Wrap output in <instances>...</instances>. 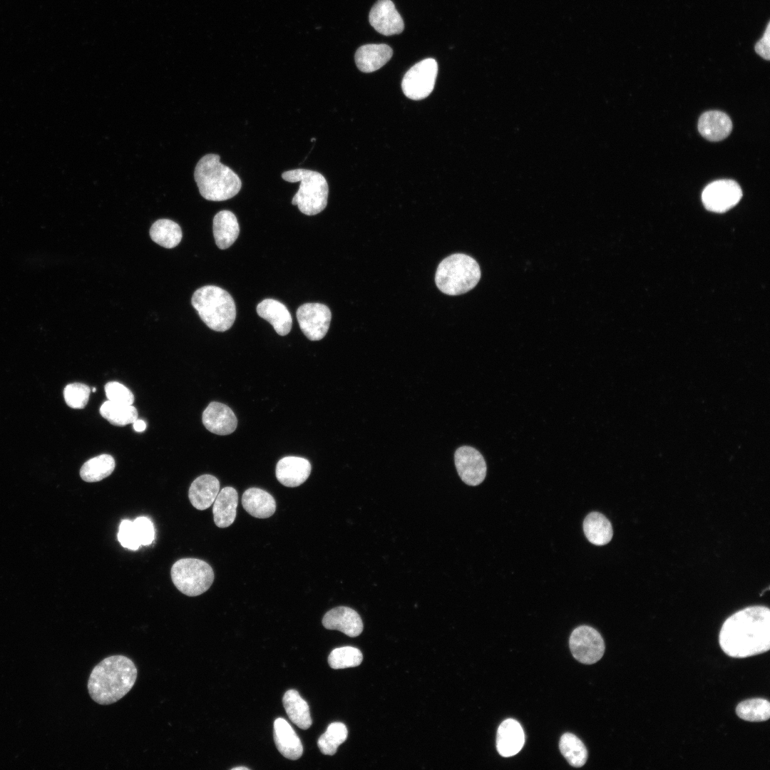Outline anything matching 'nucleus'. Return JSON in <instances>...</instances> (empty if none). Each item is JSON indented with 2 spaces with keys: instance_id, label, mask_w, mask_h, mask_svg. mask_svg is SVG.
Segmentation results:
<instances>
[{
  "instance_id": "4",
  "label": "nucleus",
  "mask_w": 770,
  "mask_h": 770,
  "mask_svg": "<svg viewBox=\"0 0 770 770\" xmlns=\"http://www.w3.org/2000/svg\"><path fill=\"white\" fill-rule=\"evenodd\" d=\"M191 303L203 322L214 331L225 332L235 320L234 299L221 287L206 285L197 289L192 294Z\"/></svg>"
},
{
  "instance_id": "12",
  "label": "nucleus",
  "mask_w": 770,
  "mask_h": 770,
  "mask_svg": "<svg viewBox=\"0 0 770 770\" xmlns=\"http://www.w3.org/2000/svg\"><path fill=\"white\" fill-rule=\"evenodd\" d=\"M454 461L461 479L467 485L481 484L486 476V463L482 454L476 448L463 446L455 452Z\"/></svg>"
},
{
  "instance_id": "33",
  "label": "nucleus",
  "mask_w": 770,
  "mask_h": 770,
  "mask_svg": "<svg viewBox=\"0 0 770 770\" xmlns=\"http://www.w3.org/2000/svg\"><path fill=\"white\" fill-rule=\"evenodd\" d=\"M348 730L342 722L330 724L326 732L318 739V747L325 755H334L340 744L347 738Z\"/></svg>"
},
{
  "instance_id": "42",
  "label": "nucleus",
  "mask_w": 770,
  "mask_h": 770,
  "mask_svg": "<svg viewBox=\"0 0 770 770\" xmlns=\"http://www.w3.org/2000/svg\"><path fill=\"white\" fill-rule=\"evenodd\" d=\"M96 391V387H93V389H92V391H93V392H95Z\"/></svg>"
},
{
  "instance_id": "21",
  "label": "nucleus",
  "mask_w": 770,
  "mask_h": 770,
  "mask_svg": "<svg viewBox=\"0 0 770 770\" xmlns=\"http://www.w3.org/2000/svg\"><path fill=\"white\" fill-rule=\"evenodd\" d=\"M274 739L278 751L284 757L297 760L302 755L303 746L299 738L283 718H277L274 722Z\"/></svg>"
},
{
  "instance_id": "7",
  "label": "nucleus",
  "mask_w": 770,
  "mask_h": 770,
  "mask_svg": "<svg viewBox=\"0 0 770 770\" xmlns=\"http://www.w3.org/2000/svg\"><path fill=\"white\" fill-rule=\"evenodd\" d=\"M177 589L185 595L195 597L207 591L214 580V572L205 561L197 558L177 560L170 570Z\"/></svg>"
},
{
  "instance_id": "8",
  "label": "nucleus",
  "mask_w": 770,
  "mask_h": 770,
  "mask_svg": "<svg viewBox=\"0 0 770 770\" xmlns=\"http://www.w3.org/2000/svg\"><path fill=\"white\" fill-rule=\"evenodd\" d=\"M438 73L433 58L423 59L414 65L404 75L401 88L404 95L412 100H421L432 92Z\"/></svg>"
},
{
  "instance_id": "39",
  "label": "nucleus",
  "mask_w": 770,
  "mask_h": 770,
  "mask_svg": "<svg viewBox=\"0 0 770 770\" xmlns=\"http://www.w3.org/2000/svg\"><path fill=\"white\" fill-rule=\"evenodd\" d=\"M756 53L764 59L769 61L770 58V22L767 24L766 30L761 38L755 44Z\"/></svg>"
},
{
  "instance_id": "14",
  "label": "nucleus",
  "mask_w": 770,
  "mask_h": 770,
  "mask_svg": "<svg viewBox=\"0 0 770 770\" xmlns=\"http://www.w3.org/2000/svg\"><path fill=\"white\" fill-rule=\"evenodd\" d=\"M202 423L210 432L225 436L234 432L237 426V419L227 405L212 401L202 413Z\"/></svg>"
},
{
  "instance_id": "15",
  "label": "nucleus",
  "mask_w": 770,
  "mask_h": 770,
  "mask_svg": "<svg viewBox=\"0 0 770 770\" xmlns=\"http://www.w3.org/2000/svg\"><path fill=\"white\" fill-rule=\"evenodd\" d=\"M322 625L326 629L339 630L351 637L359 635L364 627L359 615L345 606L329 610L323 617Z\"/></svg>"
},
{
  "instance_id": "6",
  "label": "nucleus",
  "mask_w": 770,
  "mask_h": 770,
  "mask_svg": "<svg viewBox=\"0 0 770 770\" xmlns=\"http://www.w3.org/2000/svg\"><path fill=\"white\" fill-rule=\"evenodd\" d=\"M282 178L290 183L299 182V190L292 197V204L297 205L302 213L314 215L326 207L329 186L320 173L298 168L282 173Z\"/></svg>"
},
{
  "instance_id": "37",
  "label": "nucleus",
  "mask_w": 770,
  "mask_h": 770,
  "mask_svg": "<svg viewBox=\"0 0 770 770\" xmlns=\"http://www.w3.org/2000/svg\"><path fill=\"white\" fill-rule=\"evenodd\" d=\"M120 545L128 550H136L141 545L137 537L133 521L124 519L120 522L118 533Z\"/></svg>"
},
{
  "instance_id": "29",
  "label": "nucleus",
  "mask_w": 770,
  "mask_h": 770,
  "mask_svg": "<svg viewBox=\"0 0 770 770\" xmlns=\"http://www.w3.org/2000/svg\"><path fill=\"white\" fill-rule=\"evenodd\" d=\"M115 466L113 456L101 454L85 462L81 468L80 476L86 482H98L109 476Z\"/></svg>"
},
{
  "instance_id": "31",
  "label": "nucleus",
  "mask_w": 770,
  "mask_h": 770,
  "mask_svg": "<svg viewBox=\"0 0 770 770\" xmlns=\"http://www.w3.org/2000/svg\"><path fill=\"white\" fill-rule=\"evenodd\" d=\"M561 754L573 766H583L587 759V751L582 741L575 734L565 733L560 739Z\"/></svg>"
},
{
  "instance_id": "9",
  "label": "nucleus",
  "mask_w": 770,
  "mask_h": 770,
  "mask_svg": "<svg viewBox=\"0 0 770 770\" xmlns=\"http://www.w3.org/2000/svg\"><path fill=\"white\" fill-rule=\"evenodd\" d=\"M569 644L573 657L583 664L595 663L605 652V643L600 634L587 625L578 627L573 631Z\"/></svg>"
},
{
  "instance_id": "1",
  "label": "nucleus",
  "mask_w": 770,
  "mask_h": 770,
  "mask_svg": "<svg viewBox=\"0 0 770 770\" xmlns=\"http://www.w3.org/2000/svg\"><path fill=\"white\" fill-rule=\"evenodd\" d=\"M719 642L723 652L734 658L767 652L770 647L769 609L749 606L732 615L721 627Z\"/></svg>"
},
{
  "instance_id": "26",
  "label": "nucleus",
  "mask_w": 770,
  "mask_h": 770,
  "mask_svg": "<svg viewBox=\"0 0 770 770\" xmlns=\"http://www.w3.org/2000/svg\"><path fill=\"white\" fill-rule=\"evenodd\" d=\"M583 531L589 542L595 545L607 544L613 535L611 523L599 512H592L585 517Z\"/></svg>"
},
{
  "instance_id": "27",
  "label": "nucleus",
  "mask_w": 770,
  "mask_h": 770,
  "mask_svg": "<svg viewBox=\"0 0 770 770\" xmlns=\"http://www.w3.org/2000/svg\"><path fill=\"white\" fill-rule=\"evenodd\" d=\"M284 709L289 719L298 727L307 729L312 725L309 706L294 689L285 692L282 698Z\"/></svg>"
},
{
  "instance_id": "3",
  "label": "nucleus",
  "mask_w": 770,
  "mask_h": 770,
  "mask_svg": "<svg viewBox=\"0 0 770 770\" xmlns=\"http://www.w3.org/2000/svg\"><path fill=\"white\" fill-rule=\"evenodd\" d=\"M220 160V155L209 153L202 156L195 168L194 178L200 194L207 200L230 199L241 189L240 177Z\"/></svg>"
},
{
  "instance_id": "35",
  "label": "nucleus",
  "mask_w": 770,
  "mask_h": 770,
  "mask_svg": "<svg viewBox=\"0 0 770 770\" xmlns=\"http://www.w3.org/2000/svg\"><path fill=\"white\" fill-rule=\"evenodd\" d=\"M91 389L82 383L68 384L63 390V396L66 404L73 409H83L89 399Z\"/></svg>"
},
{
  "instance_id": "16",
  "label": "nucleus",
  "mask_w": 770,
  "mask_h": 770,
  "mask_svg": "<svg viewBox=\"0 0 770 770\" xmlns=\"http://www.w3.org/2000/svg\"><path fill=\"white\" fill-rule=\"evenodd\" d=\"M311 470L312 466L307 459L286 456L277 462L275 475L280 483L292 488L302 485L309 476Z\"/></svg>"
},
{
  "instance_id": "41",
  "label": "nucleus",
  "mask_w": 770,
  "mask_h": 770,
  "mask_svg": "<svg viewBox=\"0 0 770 770\" xmlns=\"http://www.w3.org/2000/svg\"><path fill=\"white\" fill-rule=\"evenodd\" d=\"M232 770H237H237H241V769L247 770L249 769L245 767V766H237V767L232 768Z\"/></svg>"
},
{
  "instance_id": "23",
  "label": "nucleus",
  "mask_w": 770,
  "mask_h": 770,
  "mask_svg": "<svg viewBox=\"0 0 770 770\" xmlns=\"http://www.w3.org/2000/svg\"><path fill=\"white\" fill-rule=\"evenodd\" d=\"M212 231L218 248L225 250L237 240L240 233L237 219L230 210H221L213 218Z\"/></svg>"
},
{
  "instance_id": "18",
  "label": "nucleus",
  "mask_w": 770,
  "mask_h": 770,
  "mask_svg": "<svg viewBox=\"0 0 770 770\" xmlns=\"http://www.w3.org/2000/svg\"><path fill=\"white\" fill-rule=\"evenodd\" d=\"M258 315L267 321L280 336L288 334L291 330L292 319L287 307L274 299H265L256 308Z\"/></svg>"
},
{
  "instance_id": "22",
  "label": "nucleus",
  "mask_w": 770,
  "mask_h": 770,
  "mask_svg": "<svg viewBox=\"0 0 770 770\" xmlns=\"http://www.w3.org/2000/svg\"><path fill=\"white\" fill-rule=\"evenodd\" d=\"M392 55V48L386 44H366L357 49L354 58L361 71L370 73L385 65Z\"/></svg>"
},
{
  "instance_id": "5",
  "label": "nucleus",
  "mask_w": 770,
  "mask_h": 770,
  "mask_svg": "<svg viewBox=\"0 0 770 770\" xmlns=\"http://www.w3.org/2000/svg\"><path fill=\"white\" fill-rule=\"evenodd\" d=\"M478 262L471 257L456 253L443 259L438 265L435 282L438 289L448 295H459L476 287L481 279Z\"/></svg>"
},
{
  "instance_id": "20",
  "label": "nucleus",
  "mask_w": 770,
  "mask_h": 770,
  "mask_svg": "<svg viewBox=\"0 0 770 770\" xmlns=\"http://www.w3.org/2000/svg\"><path fill=\"white\" fill-rule=\"evenodd\" d=\"M220 491V482L214 476L204 474L191 483L188 497L192 506L202 510L214 503Z\"/></svg>"
},
{
  "instance_id": "2",
  "label": "nucleus",
  "mask_w": 770,
  "mask_h": 770,
  "mask_svg": "<svg viewBox=\"0 0 770 770\" xmlns=\"http://www.w3.org/2000/svg\"><path fill=\"white\" fill-rule=\"evenodd\" d=\"M138 670L133 661L124 655L104 658L92 669L88 690L91 699L102 705L123 698L133 687Z\"/></svg>"
},
{
  "instance_id": "25",
  "label": "nucleus",
  "mask_w": 770,
  "mask_h": 770,
  "mask_svg": "<svg viewBox=\"0 0 770 770\" xmlns=\"http://www.w3.org/2000/svg\"><path fill=\"white\" fill-rule=\"evenodd\" d=\"M242 504L250 515L257 518H269L276 510L273 496L258 488L247 489L242 495Z\"/></svg>"
},
{
  "instance_id": "36",
  "label": "nucleus",
  "mask_w": 770,
  "mask_h": 770,
  "mask_svg": "<svg viewBox=\"0 0 770 770\" xmlns=\"http://www.w3.org/2000/svg\"><path fill=\"white\" fill-rule=\"evenodd\" d=\"M105 392L108 400L112 402L128 405H132L134 402L131 391L119 382H108L105 385Z\"/></svg>"
},
{
  "instance_id": "19",
  "label": "nucleus",
  "mask_w": 770,
  "mask_h": 770,
  "mask_svg": "<svg viewBox=\"0 0 770 770\" xmlns=\"http://www.w3.org/2000/svg\"><path fill=\"white\" fill-rule=\"evenodd\" d=\"M698 130L709 141H720L726 138L732 130L730 118L720 111H709L699 117Z\"/></svg>"
},
{
  "instance_id": "24",
  "label": "nucleus",
  "mask_w": 770,
  "mask_h": 770,
  "mask_svg": "<svg viewBox=\"0 0 770 770\" xmlns=\"http://www.w3.org/2000/svg\"><path fill=\"white\" fill-rule=\"evenodd\" d=\"M237 504L238 494L234 488L227 486L219 491L212 508L214 522L217 527L223 528L232 524Z\"/></svg>"
},
{
  "instance_id": "38",
  "label": "nucleus",
  "mask_w": 770,
  "mask_h": 770,
  "mask_svg": "<svg viewBox=\"0 0 770 770\" xmlns=\"http://www.w3.org/2000/svg\"><path fill=\"white\" fill-rule=\"evenodd\" d=\"M133 524L141 545H149L155 539V528L153 522L147 517L135 518Z\"/></svg>"
},
{
  "instance_id": "30",
  "label": "nucleus",
  "mask_w": 770,
  "mask_h": 770,
  "mask_svg": "<svg viewBox=\"0 0 770 770\" xmlns=\"http://www.w3.org/2000/svg\"><path fill=\"white\" fill-rule=\"evenodd\" d=\"M101 415L111 424L123 426L138 419L137 409L132 405L105 401L100 408Z\"/></svg>"
},
{
  "instance_id": "34",
  "label": "nucleus",
  "mask_w": 770,
  "mask_h": 770,
  "mask_svg": "<svg viewBox=\"0 0 770 770\" xmlns=\"http://www.w3.org/2000/svg\"><path fill=\"white\" fill-rule=\"evenodd\" d=\"M363 659L361 652L354 647L346 646L333 650L329 655L328 662L332 669H344L359 665Z\"/></svg>"
},
{
  "instance_id": "11",
  "label": "nucleus",
  "mask_w": 770,
  "mask_h": 770,
  "mask_svg": "<svg viewBox=\"0 0 770 770\" xmlns=\"http://www.w3.org/2000/svg\"><path fill=\"white\" fill-rule=\"evenodd\" d=\"M299 327L307 338L318 341L324 338L329 328L332 313L321 303H305L296 312Z\"/></svg>"
},
{
  "instance_id": "17",
  "label": "nucleus",
  "mask_w": 770,
  "mask_h": 770,
  "mask_svg": "<svg viewBox=\"0 0 770 770\" xmlns=\"http://www.w3.org/2000/svg\"><path fill=\"white\" fill-rule=\"evenodd\" d=\"M524 743V732L518 722L508 719L500 724L497 731L496 747L501 756L509 757L515 755Z\"/></svg>"
},
{
  "instance_id": "13",
  "label": "nucleus",
  "mask_w": 770,
  "mask_h": 770,
  "mask_svg": "<svg viewBox=\"0 0 770 770\" xmlns=\"http://www.w3.org/2000/svg\"><path fill=\"white\" fill-rule=\"evenodd\" d=\"M369 17L371 26L384 36L399 34L404 29V21L391 0L376 1Z\"/></svg>"
},
{
  "instance_id": "40",
  "label": "nucleus",
  "mask_w": 770,
  "mask_h": 770,
  "mask_svg": "<svg viewBox=\"0 0 770 770\" xmlns=\"http://www.w3.org/2000/svg\"><path fill=\"white\" fill-rule=\"evenodd\" d=\"M133 428H134V430L135 431H137V432H143L146 428V423L143 420L137 419L133 423Z\"/></svg>"
},
{
  "instance_id": "10",
  "label": "nucleus",
  "mask_w": 770,
  "mask_h": 770,
  "mask_svg": "<svg viewBox=\"0 0 770 770\" xmlns=\"http://www.w3.org/2000/svg\"><path fill=\"white\" fill-rule=\"evenodd\" d=\"M742 197L739 185L733 180H718L708 184L702 193L705 208L714 212H724L734 207Z\"/></svg>"
},
{
  "instance_id": "32",
  "label": "nucleus",
  "mask_w": 770,
  "mask_h": 770,
  "mask_svg": "<svg viewBox=\"0 0 770 770\" xmlns=\"http://www.w3.org/2000/svg\"><path fill=\"white\" fill-rule=\"evenodd\" d=\"M737 716L743 720L764 722L770 717V704L762 698H754L740 702L736 707Z\"/></svg>"
},
{
  "instance_id": "28",
  "label": "nucleus",
  "mask_w": 770,
  "mask_h": 770,
  "mask_svg": "<svg viewBox=\"0 0 770 770\" xmlns=\"http://www.w3.org/2000/svg\"><path fill=\"white\" fill-rule=\"evenodd\" d=\"M150 237L159 245L170 249L180 243L183 233L178 223L168 219H160L150 227Z\"/></svg>"
}]
</instances>
